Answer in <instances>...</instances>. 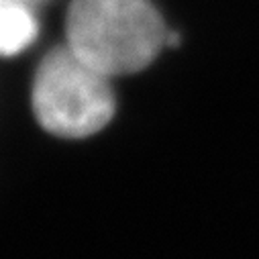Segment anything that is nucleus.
Here are the masks:
<instances>
[{
  "mask_svg": "<svg viewBox=\"0 0 259 259\" xmlns=\"http://www.w3.org/2000/svg\"><path fill=\"white\" fill-rule=\"evenodd\" d=\"M66 45L114 78L147 68L167 45V31L149 0H74Z\"/></svg>",
  "mask_w": 259,
  "mask_h": 259,
  "instance_id": "1",
  "label": "nucleus"
},
{
  "mask_svg": "<svg viewBox=\"0 0 259 259\" xmlns=\"http://www.w3.org/2000/svg\"><path fill=\"white\" fill-rule=\"evenodd\" d=\"M33 110L45 131L82 139L98 133L114 114L110 78L68 45L53 49L35 74Z\"/></svg>",
  "mask_w": 259,
  "mask_h": 259,
  "instance_id": "2",
  "label": "nucleus"
},
{
  "mask_svg": "<svg viewBox=\"0 0 259 259\" xmlns=\"http://www.w3.org/2000/svg\"><path fill=\"white\" fill-rule=\"evenodd\" d=\"M37 35V23L29 5L0 0V55L21 53Z\"/></svg>",
  "mask_w": 259,
  "mask_h": 259,
  "instance_id": "3",
  "label": "nucleus"
},
{
  "mask_svg": "<svg viewBox=\"0 0 259 259\" xmlns=\"http://www.w3.org/2000/svg\"><path fill=\"white\" fill-rule=\"evenodd\" d=\"M19 3H25V5H29V7H31L33 3H39V0H19Z\"/></svg>",
  "mask_w": 259,
  "mask_h": 259,
  "instance_id": "4",
  "label": "nucleus"
}]
</instances>
